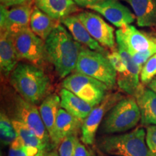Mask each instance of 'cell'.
Segmentation results:
<instances>
[{"mask_svg":"<svg viewBox=\"0 0 156 156\" xmlns=\"http://www.w3.org/2000/svg\"><path fill=\"white\" fill-rule=\"evenodd\" d=\"M155 79H156V77H155Z\"/></svg>","mask_w":156,"mask_h":156,"instance_id":"8d00e7d4","label":"cell"},{"mask_svg":"<svg viewBox=\"0 0 156 156\" xmlns=\"http://www.w3.org/2000/svg\"><path fill=\"white\" fill-rule=\"evenodd\" d=\"M98 156H106V155H104V154H103V153H98Z\"/></svg>","mask_w":156,"mask_h":156,"instance_id":"d590c367","label":"cell"},{"mask_svg":"<svg viewBox=\"0 0 156 156\" xmlns=\"http://www.w3.org/2000/svg\"><path fill=\"white\" fill-rule=\"evenodd\" d=\"M75 72L95 78L108 87L117 82V73L107 56L88 48H83L80 54Z\"/></svg>","mask_w":156,"mask_h":156,"instance_id":"8992f818","label":"cell"},{"mask_svg":"<svg viewBox=\"0 0 156 156\" xmlns=\"http://www.w3.org/2000/svg\"><path fill=\"white\" fill-rule=\"evenodd\" d=\"M10 83L20 96L36 105L47 96L51 81L44 72L33 64L19 63L10 75Z\"/></svg>","mask_w":156,"mask_h":156,"instance_id":"7a4b0ae2","label":"cell"},{"mask_svg":"<svg viewBox=\"0 0 156 156\" xmlns=\"http://www.w3.org/2000/svg\"><path fill=\"white\" fill-rule=\"evenodd\" d=\"M134 97L141 113V124L146 126L156 125V93L140 86Z\"/></svg>","mask_w":156,"mask_h":156,"instance_id":"ac0fdd59","label":"cell"},{"mask_svg":"<svg viewBox=\"0 0 156 156\" xmlns=\"http://www.w3.org/2000/svg\"><path fill=\"white\" fill-rule=\"evenodd\" d=\"M148 87L156 93V79H153L151 83L148 84Z\"/></svg>","mask_w":156,"mask_h":156,"instance_id":"d6a6232c","label":"cell"},{"mask_svg":"<svg viewBox=\"0 0 156 156\" xmlns=\"http://www.w3.org/2000/svg\"><path fill=\"white\" fill-rule=\"evenodd\" d=\"M89 156H96V155H95L94 153H92V152H91L90 153H89Z\"/></svg>","mask_w":156,"mask_h":156,"instance_id":"e575fe53","label":"cell"},{"mask_svg":"<svg viewBox=\"0 0 156 156\" xmlns=\"http://www.w3.org/2000/svg\"><path fill=\"white\" fill-rule=\"evenodd\" d=\"M0 131L2 142L5 145H10L17 137V134L12 122L4 112L1 113L0 116Z\"/></svg>","mask_w":156,"mask_h":156,"instance_id":"cb8c5ba5","label":"cell"},{"mask_svg":"<svg viewBox=\"0 0 156 156\" xmlns=\"http://www.w3.org/2000/svg\"><path fill=\"white\" fill-rule=\"evenodd\" d=\"M58 21L35 7L33 8L30 20V29L38 37L46 41L58 23Z\"/></svg>","mask_w":156,"mask_h":156,"instance_id":"603a6c76","label":"cell"},{"mask_svg":"<svg viewBox=\"0 0 156 156\" xmlns=\"http://www.w3.org/2000/svg\"><path fill=\"white\" fill-rule=\"evenodd\" d=\"M59 96L61 108L83 122L93 108L89 103L64 87L60 90Z\"/></svg>","mask_w":156,"mask_h":156,"instance_id":"44dd1931","label":"cell"},{"mask_svg":"<svg viewBox=\"0 0 156 156\" xmlns=\"http://www.w3.org/2000/svg\"><path fill=\"white\" fill-rule=\"evenodd\" d=\"M146 143L151 152L152 155L156 156V125L147 126Z\"/></svg>","mask_w":156,"mask_h":156,"instance_id":"83f0119b","label":"cell"},{"mask_svg":"<svg viewBox=\"0 0 156 156\" xmlns=\"http://www.w3.org/2000/svg\"><path fill=\"white\" fill-rule=\"evenodd\" d=\"M88 9L101 14L118 28L131 25L135 20L131 10L118 0H105Z\"/></svg>","mask_w":156,"mask_h":156,"instance_id":"4fadbf2b","label":"cell"},{"mask_svg":"<svg viewBox=\"0 0 156 156\" xmlns=\"http://www.w3.org/2000/svg\"><path fill=\"white\" fill-rule=\"evenodd\" d=\"M99 151L115 156H153L146 143V132L142 126L127 133L106 136L98 142Z\"/></svg>","mask_w":156,"mask_h":156,"instance_id":"3957f363","label":"cell"},{"mask_svg":"<svg viewBox=\"0 0 156 156\" xmlns=\"http://www.w3.org/2000/svg\"><path fill=\"white\" fill-rule=\"evenodd\" d=\"M13 40L20 59L27 60L36 66L41 65L46 59L45 41L30 28L15 34Z\"/></svg>","mask_w":156,"mask_h":156,"instance_id":"9c48e42d","label":"cell"},{"mask_svg":"<svg viewBox=\"0 0 156 156\" xmlns=\"http://www.w3.org/2000/svg\"><path fill=\"white\" fill-rule=\"evenodd\" d=\"M83 122V121L78 119L64 109L60 108L56 117L52 147H57L60 142L67 136H77L82 129Z\"/></svg>","mask_w":156,"mask_h":156,"instance_id":"9a60e30c","label":"cell"},{"mask_svg":"<svg viewBox=\"0 0 156 156\" xmlns=\"http://www.w3.org/2000/svg\"><path fill=\"white\" fill-rule=\"evenodd\" d=\"M122 96L119 94H108L103 101L93 107L87 118L83 121L81 129V140L85 145H91L94 143L101 122L104 119L107 113L119 101Z\"/></svg>","mask_w":156,"mask_h":156,"instance_id":"30bf717a","label":"cell"},{"mask_svg":"<svg viewBox=\"0 0 156 156\" xmlns=\"http://www.w3.org/2000/svg\"><path fill=\"white\" fill-rule=\"evenodd\" d=\"M131 6L140 27H156V0H124Z\"/></svg>","mask_w":156,"mask_h":156,"instance_id":"7402d4cb","label":"cell"},{"mask_svg":"<svg viewBox=\"0 0 156 156\" xmlns=\"http://www.w3.org/2000/svg\"><path fill=\"white\" fill-rule=\"evenodd\" d=\"M79 141L77 136H69L60 142L58 148L59 156H73L77 143Z\"/></svg>","mask_w":156,"mask_h":156,"instance_id":"484cf974","label":"cell"},{"mask_svg":"<svg viewBox=\"0 0 156 156\" xmlns=\"http://www.w3.org/2000/svg\"><path fill=\"white\" fill-rule=\"evenodd\" d=\"M60 107H61L60 96L54 93L47 95L41 101V103L38 107L41 116L49 134L51 145L54 139L56 117L58 110L61 108Z\"/></svg>","mask_w":156,"mask_h":156,"instance_id":"ffe728a7","label":"cell"},{"mask_svg":"<svg viewBox=\"0 0 156 156\" xmlns=\"http://www.w3.org/2000/svg\"><path fill=\"white\" fill-rule=\"evenodd\" d=\"M45 156H59V155H58V153L57 151L52 150V151L47 152Z\"/></svg>","mask_w":156,"mask_h":156,"instance_id":"836d02e7","label":"cell"},{"mask_svg":"<svg viewBox=\"0 0 156 156\" xmlns=\"http://www.w3.org/2000/svg\"><path fill=\"white\" fill-rule=\"evenodd\" d=\"M118 51L125 62L126 70L122 75H117V84L122 91L134 96L140 87V72L142 67L136 64L131 55L119 46Z\"/></svg>","mask_w":156,"mask_h":156,"instance_id":"5bb4252c","label":"cell"},{"mask_svg":"<svg viewBox=\"0 0 156 156\" xmlns=\"http://www.w3.org/2000/svg\"><path fill=\"white\" fill-rule=\"evenodd\" d=\"M141 120V113L134 98L121 99L107 113L102 123L105 134H115L132 129Z\"/></svg>","mask_w":156,"mask_h":156,"instance_id":"5b68a950","label":"cell"},{"mask_svg":"<svg viewBox=\"0 0 156 156\" xmlns=\"http://www.w3.org/2000/svg\"><path fill=\"white\" fill-rule=\"evenodd\" d=\"M7 156H28L23 142L18 136L9 145Z\"/></svg>","mask_w":156,"mask_h":156,"instance_id":"f1b7e54d","label":"cell"},{"mask_svg":"<svg viewBox=\"0 0 156 156\" xmlns=\"http://www.w3.org/2000/svg\"><path fill=\"white\" fill-rule=\"evenodd\" d=\"M20 58L15 49L13 36L1 31L0 35V68L5 77L11 75L18 64Z\"/></svg>","mask_w":156,"mask_h":156,"instance_id":"e0dca14e","label":"cell"},{"mask_svg":"<svg viewBox=\"0 0 156 156\" xmlns=\"http://www.w3.org/2000/svg\"><path fill=\"white\" fill-rule=\"evenodd\" d=\"M107 58L116 71L117 75H121L125 73L126 65L119 52L113 51L111 54H107Z\"/></svg>","mask_w":156,"mask_h":156,"instance_id":"4316f807","label":"cell"},{"mask_svg":"<svg viewBox=\"0 0 156 156\" xmlns=\"http://www.w3.org/2000/svg\"><path fill=\"white\" fill-rule=\"evenodd\" d=\"M33 9L30 4L18 5L8 9L0 6V28L1 31L15 34L30 28V20Z\"/></svg>","mask_w":156,"mask_h":156,"instance_id":"8fae6325","label":"cell"},{"mask_svg":"<svg viewBox=\"0 0 156 156\" xmlns=\"http://www.w3.org/2000/svg\"><path fill=\"white\" fill-rule=\"evenodd\" d=\"M61 23L67 28L73 38L80 44L85 45L87 48L91 50L101 52L102 54L105 53V48L90 36L85 25L81 23L77 15H70L62 20Z\"/></svg>","mask_w":156,"mask_h":156,"instance_id":"2e32d148","label":"cell"},{"mask_svg":"<svg viewBox=\"0 0 156 156\" xmlns=\"http://www.w3.org/2000/svg\"><path fill=\"white\" fill-rule=\"evenodd\" d=\"M103 1H105V0H74L78 7H86V8H88L90 6L95 5Z\"/></svg>","mask_w":156,"mask_h":156,"instance_id":"1f68e13d","label":"cell"},{"mask_svg":"<svg viewBox=\"0 0 156 156\" xmlns=\"http://www.w3.org/2000/svg\"><path fill=\"white\" fill-rule=\"evenodd\" d=\"M13 112L15 119L23 123L32 130L48 151L53 148L49 134L41 116L39 109L36 105L28 102L21 96H16L14 99Z\"/></svg>","mask_w":156,"mask_h":156,"instance_id":"ba28073f","label":"cell"},{"mask_svg":"<svg viewBox=\"0 0 156 156\" xmlns=\"http://www.w3.org/2000/svg\"><path fill=\"white\" fill-rule=\"evenodd\" d=\"M64 88L71 91L93 107L106 98L108 87L102 82L83 74H70L62 82Z\"/></svg>","mask_w":156,"mask_h":156,"instance_id":"52a82bcc","label":"cell"},{"mask_svg":"<svg viewBox=\"0 0 156 156\" xmlns=\"http://www.w3.org/2000/svg\"><path fill=\"white\" fill-rule=\"evenodd\" d=\"M77 16L90 36L101 46L109 48H114L116 40L114 29L102 17L92 12H83Z\"/></svg>","mask_w":156,"mask_h":156,"instance_id":"7c38bea8","label":"cell"},{"mask_svg":"<svg viewBox=\"0 0 156 156\" xmlns=\"http://www.w3.org/2000/svg\"><path fill=\"white\" fill-rule=\"evenodd\" d=\"M118 46L124 48L131 55L134 62L140 66L156 54V38L137 30L132 25L116 31Z\"/></svg>","mask_w":156,"mask_h":156,"instance_id":"277c9868","label":"cell"},{"mask_svg":"<svg viewBox=\"0 0 156 156\" xmlns=\"http://www.w3.org/2000/svg\"><path fill=\"white\" fill-rule=\"evenodd\" d=\"M156 75V54L151 56L142 66L140 72V81L144 85H147Z\"/></svg>","mask_w":156,"mask_h":156,"instance_id":"d4e9b609","label":"cell"},{"mask_svg":"<svg viewBox=\"0 0 156 156\" xmlns=\"http://www.w3.org/2000/svg\"><path fill=\"white\" fill-rule=\"evenodd\" d=\"M83 49L82 44L59 23L45 41L46 59L53 64L61 78L67 77L75 71Z\"/></svg>","mask_w":156,"mask_h":156,"instance_id":"6da1fadb","label":"cell"},{"mask_svg":"<svg viewBox=\"0 0 156 156\" xmlns=\"http://www.w3.org/2000/svg\"><path fill=\"white\" fill-rule=\"evenodd\" d=\"M35 5L52 19L60 22L77 10L74 0H36Z\"/></svg>","mask_w":156,"mask_h":156,"instance_id":"d6986e66","label":"cell"},{"mask_svg":"<svg viewBox=\"0 0 156 156\" xmlns=\"http://www.w3.org/2000/svg\"><path fill=\"white\" fill-rule=\"evenodd\" d=\"M1 5L5 6L6 7H15V6L25 5V4H30L31 0H0Z\"/></svg>","mask_w":156,"mask_h":156,"instance_id":"f546056e","label":"cell"},{"mask_svg":"<svg viewBox=\"0 0 156 156\" xmlns=\"http://www.w3.org/2000/svg\"><path fill=\"white\" fill-rule=\"evenodd\" d=\"M73 156H89V152L82 142L78 141L76 145L75 153Z\"/></svg>","mask_w":156,"mask_h":156,"instance_id":"4dcf8cb0","label":"cell"}]
</instances>
